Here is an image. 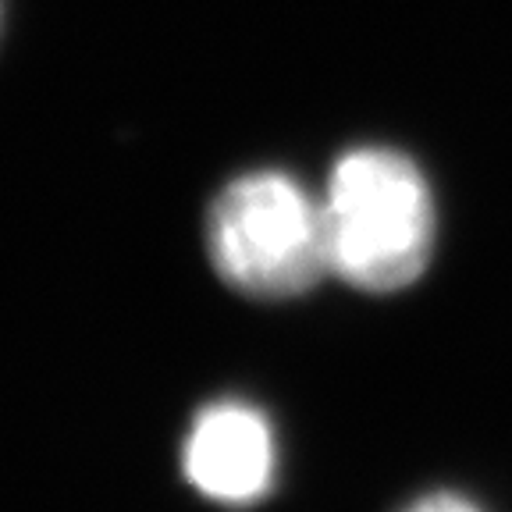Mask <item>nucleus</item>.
Returning <instances> with one entry per match:
<instances>
[{
	"label": "nucleus",
	"instance_id": "2",
	"mask_svg": "<svg viewBox=\"0 0 512 512\" xmlns=\"http://www.w3.org/2000/svg\"><path fill=\"white\" fill-rule=\"evenodd\" d=\"M203 242L224 285L267 303L331 278L324 207L281 171H249L224 185L207 210Z\"/></svg>",
	"mask_w": 512,
	"mask_h": 512
},
{
	"label": "nucleus",
	"instance_id": "3",
	"mask_svg": "<svg viewBox=\"0 0 512 512\" xmlns=\"http://www.w3.org/2000/svg\"><path fill=\"white\" fill-rule=\"evenodd\" d=\"M185 480L217 505H253L274 480V434L249 402H210L182 445Z\"/></svg>",
	"mask_w": 512,
	"mask_h": 512
},
{
	"label": "nucleus",
	"instance_id": "1",
	"mask_svg": "<svg viewBox=\"0 0 512 512\" xmlns=\"http://www.w3.org/2000/svg\"><path fill=\"white\" fill-rule=\"evenodd\" d=\"M320 207L331 278L360 292H399L431 264L434 200L402 153L349 150L331 171Z\"/></svg>",
	"mask_w": 512,
	"mask_h": 512
},
{
	"label": "nucleus",
	"instance_id": "4",
	"mask_svg": "<svg viewBox=\"0 0 512 512\" xmlns=\"http://www.w3.org/2000/svg\"><path fill=\"white\" fill-rule=\"evenodd\" d=\"M406 512H480V509L459 495H427V498H420V502L409 505Z\"/></svg>",
	"mask_w": 512,
	"mask_h": 512
}]
</instances>
